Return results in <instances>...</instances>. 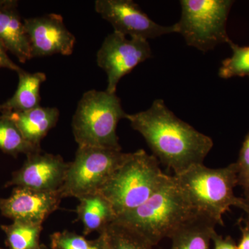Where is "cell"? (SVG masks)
<instances>
[{
    "instance_id": "obj_15",
    "label": "cell",
    "mask_w": 249,
    "mask_h": 249,
    "mask_svg": "<svg viewBox=\"0 0 249 249\" xmlns=\"http://www.w3.org/2000/svg\"><path fill=\"white\" fill-rule=\"evenodd\" d=\"M78 200L77 213L85 235L93 232L101 234L117 217L110 203L100 193L82 196Z\"/></svg>"
},
{
    "instance_id": "obj_31",
    "label": "cell",
    "mask_w": 249,
    "mask_h": 249,
    "mask_svg": "<svg viewBox=\"0 0 249 249\" xmlns=\"http://www.w3.org/2000/svg\"></svg>"
},
{
    "instance_id": "obj_10",
    "label": "cell",
    "mask_w": 249,
    "mask_h": 249,
    "mask_svg": "<svg viewBox=\"0 0 249 249\" xmlns=\"http://www.w3.org/2000/svg\"><path fill=\"white\" fill-rule=\"evenodd\" d=\"M23 22L30 42L31 58L73 53L76 37L67 29L60 15H44Z\"/></svg>"
},
{
    "instance_id": "obj_29",
    "label": "cell",
    "mask_w": 249,
    "mask_h": 249,
    "mask_svg": "<svg viewBox=\"0 0 249 249\" xmlns=\"http://www.w3.org/2000/svg\"><path fill=\"white\" fill-rule=\"evenodd\" d=\"M104 238H105V236H104ZM102 249H108L107 243H106V238H105L104 245H103V247Z\"/></svg>"
},
{
    "instance_id": "obj_28",
    "label": "cell",
    "mask_w": 249,
    "mask_h": 249,
    "mask_svg": "<svg viewBox=\"0 0 249 249\" xmlns=\"http://www.w3.org/2000/svg\"><path fill=\"white\" fill-rule=\"evenodd\" d=\"M244 198H245V205L243 211H245L247 215V220L246 221V222L248 223L249 224V196Z\"/></svg>"
},
{
    "instance_id": "obj_5",
    "label": "cell",
    "mask_w": 249,
    "mask_h": 249,
    "mask_svg": "<svg viewBox=\"0 0 249 249\" xmlns=\"http://www.w3.org/2000/svg\"><path fill=\"white\" fill-rule=\"evenodd\" d=\"M126 115L116 93L95 89L86 91L72 118L75 141L78 146L122 150L116 129Z\"/></svg>"
},
{
    "instance_id": "obj_23",
    "label": "cell",
    "mask_w": 249,
    "mask_h": 249,
    "mask_svg": "<svg viewBox=\"0 0 249 249\" xmlns=\"http://www.w3.org/2000/svg\"><path fill=\"white\" fill-rule=\"evenodd\" d=\"M237 170V186L244 191L245 197L249 196V132L245 136L235 162Z\"/></svg>"
},
{
    "instance_id": "obj_11",
    "label": "cell",
    "mask_w": 249,
    "mask_h": 249,
    "mask_svg": "<svg viewBox=\"0 0 249 249\" xmlns=\"http://www.w3.org/2000/svg\"><path fill=\"white\" fill-rule=\"evenodd\" d=\"M20 169L15 172L6 186L23 187L35 191H60L63 186L69 163L61 156L42 151L27 155Z\"/></svg>"
},
{
    "instance_id": "obj_22",
    "label": "cell",
    "mask_w": 249,
    "mask_h": 249,
    "mask_svg": "<svg viewBox=\"0 0 249 249\" xmlns=\"http://www.w3.org/2000/svg\"><path fill=\"white\" fill-rule=\"evenodd\" d=\"M50 239L52 249H92L96 242L68 231L54 232Z\"/></svg>"
},
{
    "instance_id": "obj_25",
    "label": "cell",
    "mask_w": 249,
    "mask_h": 249,
    "mask_svg": "<svg viewBox=\"0 0 249 249\" xmlns=\"http://www.w3.org/2000/svg\"><path fill=\"white\" fill-rule=\"evenodd\" d=\"M6 49L3 47L2 44L0 42V68H6L18 72L21 70L20 67L18 66L15 62L10 59L9 55L6 53Z\"/></svg>"
},
{
    "instance_id": "obj_16",
    "label": "cell",
    "mask_w": 249,
    "mask_h": 249,
    "mask_svg": "<svg viewBox=\"0 0 249 249\" xmlns=\"http://www.w3.org/2000/svg\"><path fill=\"white\" fill-rule=\"evenodd\" d=\"M18 74L19 82L14 96L0 105L2 114L23 112L40 106V87L47 79L45 73H31L21 69Z\"/></svg>"
},
{
    "instance_id": "obj_12",
    "label": "cell",
    "mask_w": 249,
    "mask_h": 249,
    "mask_svg": "<svg viewBox=\"0 0 249 249\" xmlns=\"http://www.w3.org/2000/svg\"><path fill=\"white\" fill-rule=\"evenodd\" d=\"M62 199L60 191H38L16 187L9 197L0 199V211L13 221L42 224L58 209Z\"/></svg>"
},
{
    "instance_id": "obj_18",
    "label": "cell",
    "mask_w": 249,
    "mask_h": 249,
    "mask_svg": "<svg viewBox=\"0 0 249 249\" xmlns=\"http://www.w3.org/2000/svg\"><path fill=\"white\" fill-rule=\"evenodd\" d=\"M42 224L13 221L1 228L6 235V245L9 249H42L40 238Z\"/></svg>"
},
{
    "instance_id": "obj_9",
    "label": "cell",
    "mask_w": 249,
    "mask_h": 249,
    "mask_svg": "<svg viewBox=\"0 0 249 249\" xmlns=\"http://www.w3.org/2000/svg\"><path fill=\"white\" fill-rule=\"evenodd\" d=\"M94 8L114 31L130 37L148 40L178 31L176 24L162 26L154 22L132 0H96Z\"/></svg>"
},
{
    "instance_id": "obj_8",
    "label": "cell",
    "mask_w": 249,
    "mask_h": 249,
    "mask_svg": "<svg viewBox=\"0 0 249 249\" xmlns=\"http://www.w3.org/2000/svg\"><path fill=\"white\" fill-rule=\"evenodd\" d=\"M151 57L148 41L135 37L127 38V36L115 31L109 34L98 50L96 60L98 67L107 75L106 91L116 93L121 78Z\"/></svg>"
},
{
    "instance_id": "obj_3",
    "label": "cell",
    "mask_w": 249,
    "mask_h": 249,
    "mask_svg": "<svg viewBox=\"0 0 249 249\" xmlns=\"http://www.w3.org/2000/svg\"><path fill=\"white\" fill-rule=\"evenodd\" d=\"M186 199L198 213L224 226L223 215L232 206L244 210L245 198L235 195L237 186L235 163L219 168L193 165L184 173L174 175Z\"/></svg>"
},
{
    "instance_id": "obj_26",
    "label": "cell",
    "mask_w": 249,
    "mask_h": 249,
    "mask_svg": "<svg viewBox=\"0 0 249 249\" xmlns=\"http://www.w3.org/2000/svg\"><path fill=\"white\" fill-rule=\"evenodd\" d=\"M241 231V238L237 249H249V224L246 222L245 226L239 224Z\"/></svg>"
},
{
    "instance_id": "obj_1",
    "label": "cell",
    "mask_w": 249,
    "mask_h": 249,
    "mask_svg": "<svg viewBox=\"0 0 249 249\" xmlns=\"http://www.w3.org/2000/svg\"><path fill=\"white\" fill-rule=\"evenodd\" d=\"M125 119L142 134L152 155L175 175L203 164L213 147L211 137L178 119L162 99H156L146 110L127 114Z\"/></svg>"
},
{
    "instance_id": "obj_21",
    "label": "cell",
    "mask_w": 249,
    "mask_h": 249,
    "mask_svg": "<svg viewBox=\"0 0 249 249\" xmlns=\"http://www.w3.org/2000/svg\"><path fill=\"white\" fill-rule=\"evenodd\" d=\"M232 55L223 60L219 70V76L224 79L234 77L249 78V46H239L231 41Z\"/></svg>"
},
{
    "instance_id": "obj_7",
    "label": "cell",
    "mask_w": 249,
    "mask_h": 249,
    "mask_svg": "<svg viewBox=\"0 0 249 249\" xmlns=\"http://www.w3.org/2000/svg\"><path fill=\"white\" fill-rule=\"evenodd\" d=\"M130 153L101 147L78 146L74 160L69 163L62 197H75L99 193Z\"/></svg>"
},
{
    "instance_id": "obj_17",
    "label": "cell",
    "mask_w": 249,
    "mask_h": 249,
    "mask_svg": "<svg viewBox=\"0 0 249 249\" xmlns=\"http://www.w3.org/2000/svg\"><path fill=\"white\" fill-rule=\"evenodd\" d=\"M217 225L210 218L197 214L170 237V249H210Z\"/></svg>"
},
{
    "instance_id": "obj_4",
    "label": "cell",
    "mask_w": 249,
    "mask_h": 249,
    "mask_svg": "<svg viewBox=\"0 0 249 249\" xmlns=\"http://www.w3.org/2000/svg\"><path fill=\"white\" fill-rule=\"evenodd\" d=\"M160 161L144 150L131 152L99 193L111 205L116 217L148 200L166 181ZM117 218V217H116Z\"/></svg>"
},
{
    "instance_id": "obj_19",
    "label": "cell",
    "mask_w": 249,
    "mask_h": 249,
    "mask_svg": "<svg viewBox=\"0 0 249 249\" xmlns=\"http://www.w3.org/2000/svg\"><path fill=\"white\" fill-rule=\"evenodd\" d=\"M101 233L105 236L108 249H153L146 239L116 220Z\"/></svg>"
},
{
    "instance_id": "obj_13",
    "label": "cell",
    "mask_w": 249,
    "mask_h": 249,
    "mask_svg": "<svg viewBox=\"0 0 249 249\" xmlns=\"http://www.w3.org/2000/svg\"><path fill=\"white\" fill-rule=\"evenodd\" d=\"M17 1L0 7V42L21 62L31 59L30 42L22 22L16 10Z\"/></svg>"
},
{
    "instance_id": "obj_24",
    "label": "cell",
    "mask_w": 249,
    "mask_h": 249,
    "mask_svg": "<svg viewBox=\"0 0 249 249\" xmlns=\"http://www.w3.org/2000/svg\"><path fill=\"white\" fill-rule=\"evenodd\" d=\"M214 249H237V245L231 236L223 237L214 232L212 237Z\"/></svg>"
},
{
    "instance_id": "obj_20",
    "label": "cell",
    "mask_w": 249,
    "mask_h": 249,
    "mask_svg": "<svg viewBox=\"0 0 249 249\" xmlns=\"http://www.w3.org/2000/svg\"><path fill=\"white\" fill-rule=\"evenodd\" d=\"M0 150L14 157L41 151L40 147L32 145L24 139L14 121L4 114L0 116Z\"/></svg>"
},
{
    "instance_id": "obj_6",
    "label": "cell",
    "mask_w": 249,
    "mask_h": 249,
    "mask_svg": "<svg viewBox=\"0 0 249 249\" xmlns=\"http://www.w3.org/2000/svg\"><path fill=\"white\" fill-rule=\"evenodd\" d=\"M232 0H181V16L176 23L187 45L202 52L230 43L227 21Z\"/></svg>"
},
{
    "instance_id": "obj_14",
    "label": "cell",
    "mask_w": 249,
    "mask_h": 249,
    "mask_svg": "<svg viewBox=\"0 0 249 249\" xmlns=\"http://www.w3.org/2000/svg\"><path fill=\"white\" fill-rule=\"evenodd\" d=\"M22 132L23 137L36 147L58 123L60 111L57 107L41 106L23 112L6 113Z\"/></svg>"
},
{
    "instance_id": "obj_27",
    "label": "cell",
    "mask_w": 249,
    "mask_h": 249,
    "mask_svg": "<svg viewBox=\"0 0 249 249\" xmlns=\"http://www.w3.org/2000/svg\"><path fill=\"white\" fill-rule=\"evenodd\" d=\"M95 240L96 242L92 249H102L105 242L104 235L102 233L99 234V237Z\"/></svg>"
},
{
    "instance_id": "obj_2",
    "label": "cell",
    "mask_w": 249,
    "mask_h": 249,
    "mask_svg": "<svg viewBox=\"0 0 249 249\" xmlns=\"http://www.w3.org/2000/svg\"><path fill=\"white\" fill-rule=\"evenodd\" d=\"M180 189L174 176L143 204L116 220L146 239L153 247L170 238L185 223L199 214Z\"/></svg>"
},
{
    "instance_id": "obj_30",
    "label": "cell",
    "mask_w": 249,
    "mask_h": 249,
    "mask_svg": "<svg viewBox=\"0 0 249 249\" xmlns=\"http://www.w3.org/2000/svg\"><path fill=\"white\" fill-rule=\"evenodd\" d=\"M43 247H42V249H43Z\"/></svg>"
}]
</instances>
